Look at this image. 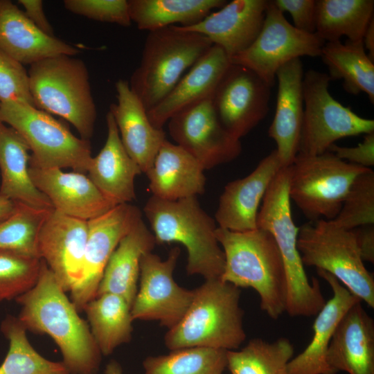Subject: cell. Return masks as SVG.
<instances>
[{"instance_id": "1", "label": "cell", "mask_w": 374, "mask_h": 374, "mask_svg": "<svg viewBox=\"0 0 374 374\" xmlns=\"http://www.w3.org/2000/svg\"><path fill=\"white\" fill-rule=\"evenodd\" d=\"M16 301L21 305L17 318L26 330L48 335L71 374L98 373L102 354L89 325L43 260L36 285Z\"/></svg>"}, {"instance_id": "2", "label": "cell", "mask_w": 374, "mask_h": 374, "mask_svg": "<svg viewBox=\"0 0 374 374\" xmlns=\"http://www.w3.org/2000/svg\"><path fill=\"white\" fill-rule=\"evenodd\" d=\"M215 235L225 260L220 280L240 289L254 290L261 310L271 319H278L286 310L287 282L271 233L260 228L232 231L217 226Z\"/></svg>"}, {"instance_id": "3", "label": "cell", "mask_w": 374, "mask_h": 374, "mask_svg": "<svg viewBox=\"0 0 374 374\" xmlns=\"http://www.w3.org/2000/svg\"><path fill=\"white\" fill-rule=\"evenodd\" d=\"M240 289L220 278L205 280L194 290L181 319L164 337L170 350L206 347L225 350L240 348L246 339Z\"/></svg>"}, {"instance_id": "4", "label": "cell", "mask_w": 374, "mask_h": 374, "mask_svg": "<svg viewBox=\"0 0 374 374\" xmlns=\"http://www.w3.org/2000/svg\"><path fill=\"white\" fill-rule=\"evenodd\" d=\"M143 212L156 244L177 242L186 248L188 275L198 274L205 280L221 277L225 260L215 235L216 222L196 196L174 201L152 196Z\"/></svg>"}, {"instance_id": "5", "label": "cell", "mask_w": 374, "mask_h": 374, "mask_svg": "<svg viewBox=\"0 0 374 374\" xmlns=\"http://www.w3.org/2000/svg\"><path fill=\"white\" fill-rule=\"evenodd\" d=\"M289 176V166L281 168L275 175L258 211L257 228L270 232L280 251L287 282L285 312L291 317H312L326 301L319 280H308L297 247L299 227L292 215Z\"/></svg>"}, {"instance_id": "6", "label": "cell", "mask_w": 374, "mask_h": 374, "mask_svg": "<svg viewBox=\"0 0 374 374\" xmlns=\"http://www.w3.org/2000/svg\"><path fill=\"white\" fill-rule=\"evenodd\" d=\"M28 73L35 107L65 119L80 138L90 141L97 111L84 61L57 55L30 65Z\"/></svg>"}, {"instance_id": "7", "label": "cell", "mask_w": 374, "mask_h": 374, "mask_svg": "<svg viewBox=\"0 0 374 374\" xmlns=\"http://www.w3.org/2000/svg\"><path fill=\"white\" fill-rule=\"evenodd\" d=\"M205 36L171 26L148 32L139 65L129 84L148 112L211 48Z\"/></svg>"}, {"instance_id": "8", "label": "cell", "mask_w": 374, "mask_h": 374, "mask_svg": "<svg viewBox=\"0 0 374 374\" xmlns=\"http://www.w3.org/2000/svg\"><path fill=\"white\" fill-rule=\"evenodd\" d=\"M0 121L17 131L28 144L30 166L87 172L93 158L90 141L75 136L51 114L10 100L0 103Z\"/></svg>"}, {"instance_id": "9", "label": "cell", "mask_w": 374, "mask_h": 374, "mask_svg": "<svg viewBox=\"0 0 374 374\" xmlns=\"http://www.w3.org/2000/svg\"><path fill=\"white\" fill-rule=\"evenodd\" d=\"M297 247L304 266L329 273L361 301L374 308V279L360 256L352 230L332 220L310 222L299 226Z\"/></svg>"}, {"instance_id": "10", "label": "cell", "mask_w": 374, "mask_h": 374, "mask_svg": "<svg viewBox=\"0 0 374 374\" xmlns=\"http://www.w3.org/2000/svg\"><path fill=\"white\" fill-rule=\"evenodd\" d=\"M289 195L310 220H332L355 179L371 168L343 161L327 151L315 156L298 153L289 166Z\"/></svg>"}, {"instance_id": "11", "label": "cell", "mask_w": 374, "mask_h": 374, "mask_svg": "<svg viewBox=\"0 0 374 374\" xmlns=\"http://www.w3.org/2000/svg\"><path fill=\"white\" fill-rule=\"evenodd\" d=\"M328 73L314 69L303 78V117L298 153L315 156L345 137L374 132V121L355 113L330 93Z\"/></svg>"}, {"instance_id": "12", "label": "cell", "mask_w": 374, "mask_h": 374, "mask_svg": "<svg viewBox=\"0 0 374 374\" xmlns=\"http://www.w3.org/2000/svg\"><path fill=\"white\" fill-rule=\"evenodd\" d=\"M324 44L317 33L294 27L269 1L258 35L247 49L231 57V63L250 69L272 87L282 66L302 56H320Z\"/></svg>"}, {"instance_id": "13", "label": "cell", "mask_w": 374, "mask_h": 374, "mask_svg": "<svg viewBox=\"0 0 374 374\" xmlns=\"http://www.w3.org/2000/svg\"><path fill=\"white\" fill-rule=\"evenodd\" d=\"M180 254L172 248L163 260L152 251L140 262L139 287L131 307L133 320L158 321L168 329L183 317L194 296V290L179 286L173 271Z\"/></svg>"}, {"instance_id": "14", "label": "cell", "mask_w": 374, "mask_h": 374, "mask_svg": "<svg viewBox=\"0 0 374 374\" xmlns=\"http://www.w3.org/2000/svg\"><path fill=\"white\" fill-rule=\"evenodd\" d=\"M168 123L173 141L192 155L204 170L229 163L241 153L240 140L223 127L211 99L184 109Z\"/></svg>"}, {"instance_id": "15", "label": "cell", "mask_w": 374, "mask_h": 374, "mask_svg": "<svg viewBox=\"0 0 374 374\" xmlns=\"http://www.w3.org/2000/svg\"><path fill=\"white\" fill-rule=\"evenodd\" d=\"M142 218L140 209L130 203L115 206L87 221L88 233L80 280L71 290V301L83 312L96 296L106 265L122 238Z\"/></svg>"}, {"instance_id": "16", "label": "cell", "mask_w": 374, "mask_h": 374, "mask_svg": "<svg viewBox=\"0 0 374 374\" xmlns=\"http://www.w3.org/2000/svg\"><path fill=\"white\" fill-rule=\"evenodd\" d=\"M271 87L250 69L231 64L212 104L223 127L240 140L267 115Z\"/></svg>"}, {"instance_id": "17", "label": "cell", "mask_w": 374, "mask_h": 374, "mask_svg": "<svg viewBox=\"0 0 374 374\" xmlns=\"http://www.w3.org/2000/svg\"><path fill=\"white\" fill-rule=\"evenodd\" d=\"M88 233L87 221L52 209L37 238L38 257L63 290L71 292L81 277Z\"/></svg>"}, {"instance_id": "18", "label": "cell", "mask_w": 374, "mask_h": 374, "mask_svg": "<svg viewBox=\"0 0 374 374\" xmlns=\"http://www.w3.org/2000/svg\"><path fill=\"white\" fill-rule=\"evenodd\" d=\"M267 0H233L198 23L180 29L206 37L231 58L247 49L258 35Z\"/></svg>"}, {"instance_id": "19", "label": "cell", "mask_w": 374, "mask_h": 374, "mask_svg": "<svg viewBox=\"0 0 374 374\" xmlns=\"http://www.w3.org/2000/svg\"><path fill=\"white\" fill-rule=\"evenodd\" d=\"M281 166L276 150L264 157L247 176L229 182L215 214L218 227L232 231L257 229L258 209Z\"/></svg>"}, {"instance_id": "20", "label": "cell", "mask_w": 374, "mask_h": 374, "mask_svg": "<svg viewBox=\"0 0 374 374\" xmlns=\"http://www.w3.org/2000/svg\"><path fill=\"white\" fill-rule=\"evenodd\" d=\"M29 174L35 186L48 197L53 209L66 215L89 221L116 206L85 173L29 166Z\"/></svg>"}, {"instance_id": "21", "label": "cell", "mask_w": 374, "mask_h": 374, "mask_svg": "<svg viewBox=\"0 0 374 374\" xmlns=\"http://www.w3.org/2000/svg\"><path fill=\"white\" fill-rule=\"evenodd\" d=\"M116 103L109 106L122 143L128 154L146 173L166 139L163 129L150 121L148 112L130 89L129 82L119 79L115 84Z\"/></svg>"}, {"instance_id": "22", "label": "cell", "mask_w": 374, "mask_h": 374, "mask_svg": "<svg viewBox=\"0 0 374 374\" xmlns=\"http://www.w3.org/2000/svg\"><path fill=\"white\" fill-rule=\"evenodd\" d=\"M303 75L300 58L286 63L276 74L278 92L268 135L276 145L275 150L282 168L290 166L298 154L303 117Z\"/></svg>"}, {"instance_id": "23", "label": "cell", "mask_w": 374, "mask_h": 374, "mask_svg": "<svg viewBox=\"0 0 374 374\" xmlns=\"http://www.w3.org/2000/svg\"><path fill=\"white\" fill-rule=\"evenodd\" d=\"M226 53L218 46L213 45L181 78L169 93L155 107L148 112L151 123L157 128L184 109L212 99V97L231 64Z\"/></svg>"}, {"instance_id": "24", "label": "cell", "mask_w": 374, "mask_h": 374, "mask_svg": "<svg viewBox=\"0 0 374 374\" xmlns=\"http://www.w3.org/2000/svg\"><path fill=\"white\" fill-rule=\"evenodd\" d=\"M327 360L337 373L374 374V321L361 301L353 305L337 324Z\"/></svg>"}, {"instance_id": "25", "label": "cell", "mask_w": 374, "mask_h": 374, "mask_svg": "<svg viewBox=\"0 0 374 374\" xmlns=\"http://www.w3.org/2000/svg\"><path fill=\"white\" fill-rule=\"evenodd\" d=\"M317 272L328 283L333 294L316 314L310 343L289 362V374H337L328 363V347L340 319L353 305L361 301L329 273L319 269Z\"/></svg>"}, {"instance_id": "26", "label": "cell", "mask_w": 374, "mask_h": 374, "mask_svg": "<svg viewBox=\"0 0 374 374\" xmlns=\"http://www.w3.org/2000/svg\"><path fill=\"white\" fill-rule=\"evenodd\" d=\"M0 50L23 65L60 55L75 56L80 52L41 31L24 12L8 0H0Z\"/></svg>"}, {"instance_id": "27", "label": "cell", "mask_w": 374, "mask_h": 374, "mask_svg": "<svg viewBox=\"0 0 374 374\" xmlns=\"http://www.w3.org/2000/svg\"><path fill=\"white\" fill-rule=\"evenodd\" d=\"M106 123L105 143L98 155L92 158L88 177L114 204L130 203L136 199L134 179L142 172L125 149L109 112L106 115Z\"/></svg>"}, {"instance_id": "28", "label": "cell", "mask_w": 374, "mask_h": 374, "mask_svg": "<svg viewBox=\"0 0 374 374\" xmlns=\"http://www.w3.org/2000/svg\"><path fill=\"white\" fill-rule=\"evenodd\" d=\"M204 171L192 155L166 139L145 174L152 196L174 201L203 194L206 184Z\"/></svg>"}, {"instance_id": "29", "label": "cell", "mask_w": 374, "mask_h": 374, "mask_svg": "<svg viewBox=\"0 0 374 374\" xmlns=\"http://www.w3.org/2000/svg\"><path fill=\"white\" fill-rule=\"evenodd\" d=\"M156 242L152 232L140 219L120 241L105 269L96 296L112 293L132 307L136 296L142 256L152 251Z\"/></svg>"}, {"instance_id": "30", "label": "cell", "mask_w": 374, "mask_h": 374, "mask_svg": "<svg viewBox=\"0 0 374 374\" xmlns=\"http://www.w3.org/2000/svg\"><path fill=\"white\" fill-rule=\"evenodd\" d=\"M29 151L20 134L0 121V196L35 208L53 209L50 200L31 180Z\"/></svg>"}, {"instance_id": "31", "label": "cell", "mask_w": 374, "mask_h": 374, "mask_svg": "<svg viewBox=\"0 0 374 374\" xmlns=\"http://www.w3.org/2000/svg\"><path fill=\"white\" fill-rule=\"evenodd\" d=\"M226 3L224 0H129L128 8L132 22L150 32L195 24Z\"/></svg>"}, {"instance_id": "32", "label": "cell", "mask_w": 374, "mask_h": 374, "mask_svg": "<svg viewBox=\"0 0 374 374\" xmlns=\"http://www.w3.org/2000/svg\"><path fill=\"white\" fill-rule=\"evenodd\" d=\"M331 80H341L346 91L366 93L374 103V62L368 57L362 40L342 43L325 42L321 53Z\"/></svg>"}, {"instance_id": "33", "label": "cell", "mask_w": 374, "mask_h": 374, "mask_svg": "<svg viewBox=\"0 0 374 374\" xmlns=\"http://www.w3.org/2000/svg\"><path fill=\"white\" fill-rule=\"evenodd\" d=\"M91 333L101 352L111 355L132 335L131 306L121 296L105 293L89 301L83 310Z\"/></svg>"}, {"instance_id": "34", "label": "cell", "mask_w": 374, "mask_h": 374, "mask_svg": "<svg viewBox=\"0 0 374 374\" xmlns=\"http://www.w3.org/2000/svg\"><path fill=\"white\" fill-rule=\"evenodd\" d=\"M316 33L325 42L362 40L373 18V0H316Z\"/></svg>"}, {"instance_id": "35", "label": "cell", "mask_w": 374, "mask_h": 374, "mask_svg": "<svg viewBox=\"0 0 374 374\" xmlns=\"http://www.w3.org/2000/svg\"><path fill=\"white\" fill-rule=\"evenodd\" d=\"M294 352L287 338L274 341L254 338L242 348L227 350L226 368L231 374H289Z\"/></svg>"}, {"instance_id": "36", "label": "cell", "mask_w": 374, "mask_h": 374, "mask_svg": "<svg viewBox=\"0 0 374 374\" xmlns=\"http://www.w3.org/2000/svg\"><path fill=\"white\" fill-rule=\"evenodd\" d=\"M1 331L9 348L0 365V374H71L62 362L48 360L33 347L17 317L7 315L1 321Z\"/></svg>"}, {"instance_id": "37", "label": "cell", "mask_w": 374, "mask_h": 374, "mask_svg": "<svg viewBox=\"0 0 374 374\" xmlns=\"http://www.w3.org/2000/svg\"><path fill=\"white\" fill-rule=\"evenodd\" d=\"M226 352L206 347L183 348L167 355L149 356L143 366L145 374H222L226 368Z\"/></svg>"}, {"instance_id": "38", "label": "cell", "mask_w": 374, "mask_h": 374, "mask_svg": "<svg viewBox=\"0 0 374 374\" xmlns=\"http://www.w3.org/2000/svg\"><path fill=\"white\" fill-rule=\"evenodd\" d=\"M51 210L15 202L12 212L0 220V250L39 258L38 234Z\"/></svg>"}, {"instance_id": "39", "label": "cell", "mask_w": 374, "mask_h": 374, "mask_svg": "<svg viewBox=\"0 0 374 374\" xmlns=\"http://www.w3.org/2000/svg\"><path fill=\"white\" fill-rule=\"evenodd\" d=\"M42 260L15 251L0 250V301L17 299L37 283Z\"/></svg>"}, {"instance_id": "40", "label": "cell", "mask_w": 374, "mask_h": 374, "mask_svg": "<svg viewBox=\"0 0 374 374\" xmlns=\"http://www.w3.org/2000/svg\"><path fill=\"white\" fill-rule=\"evenodd\" d=\"M332 221L346 230L374 224V172L371 169L355 179Z\"/></svg>"}, {"instance_id": "41", "label": "cell", "mask_w": 374, "mask_h": 374, "mask_svg": "<svg viewBox=\"0 0 374 374\" xmlns=\"http://www.w3.org/2000/svg\"><path fill=\"white\" fill-rule=\"evenodd\" d=\"M64 6L89 19L125 27L132 24L127 0H64Z\"/></svg>"}, {"instance_id": "42", "label": "cell", "mask_w": 374, "mask_h": 374, "mask_svg": "<svg viewBox=\"0 0 374 374\" xmlns=\"http://www.w3.org/2000/svg\"><path fill=\"white\" fill-rule=\"evenodd\" d=\"M10 100L35 107L28 71L23 64L0 50V103Z\"/></svg>"}, {"instance_id": "43", "label": "cell", "mask_w": 374, "mask_h": 374, "mask_svg": "<svg viewBox=\"0 0 374 374\" xmlns=\"http://www.w3.org/2000/svg\"><path fill=\"white\" fill-rule=\"evenodd\" d=\"M274 4L283 12H287L296 29L307 33H316L315 0H273Z\"/></svg>"}, {"instance_id": "44", "label": "cell", "mask_w": 374, "mask_h": 374, "mask_svg": "<svg viewBox=\"0 0 374 374\" xmlns=\"http://www.w3.org/2000/svg\"><path fill=\"white\" fill-rule=\"evenodd\" d=\"M328 151L343 161L371 168L374 166V132L364 134L363 141L355 147H341L334 143Z\"/></svg>"}, {"instance_id": "45", "label": "cell", "mask_w": 374, "mask_h": 374, "mask_svg": "<svg viewBox=\"0 0 374 374\" xmlns=\"http://www.w3.org/2000/svg\"><path fill=\"white\" fill-rule=\"evenodd\" d=\"M18 3L24 8L26 17L38 29L48 35L55 36L53 28L44 11L42 1L19 0Z\"/></svg>"}, {"instance_id": "46", "label": "cell", "mask_w": 374, "mask_h": 374, "mask_svg": "<svg viewBox=\"0 0 374 374\" xmlns=\"http://www.w3.org/2000/svg\"><path fill=\"white\" fill-rule=\"evenodd\" d=\"M364 262H374V225H364L352 230Z\"/></svg>"}, {"instance_id": "47", "label": "cell", "mask_w": 374, "mask_h": 374, "mask_svg": "<svg viewBox=\"0 0 374 374\" xmlns=\"http://www.w3.org/2000/svg\"><path fill=\"white\" fill-rule=\"evenodd\" d=\"M362 42L368 57L374 62V18L371 19L366 28Z\"/></svg>"}, {"instance_id": "48", "label": "cell", "mask_w": 374, "mask_h": 374, "mask_svg": "<svg viewBox=\"0 0 374 374\" xmlns=\"http://www.w3.org/2000/svg\"><path fill=\"white\" fill-rule=\"evenodd\" d=\"M15 208V202L0 196V220L9 215Z\"/></svg>"}, {"instance_id": "49", "label": "cell", "mask_w": 374, "mask_h": 374, "mask_svg": "<svg viewBox=\"0 0 374 374\" xmlns=\"http://www.w3.org/2000/svg\"><path fill=\"white\" fill-rule=\"evenodd\" d=\"M105 374H123L121 366L115 360H112L106 366Z\"/></svg>"}]
</instances>
